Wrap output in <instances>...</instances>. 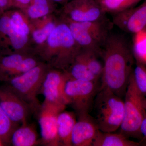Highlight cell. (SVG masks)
<instances>
[{
	"label": "cell",
	"mask_w": 146,
	"mask_h": 146,
	"mask_svg": "<svg viewBox=\"0 0 146 146\" xmlns=\"http://www.w3.org/2000/svg\"><path fill=\"white\" fill-rule=\"evenodd\" d=\"M42 61L31 53H14L0 55V81L6 83Z\"/></svg>",
	"instance_id": "30bf717a"
},
{
	"label": "cell",
	"mask_w": 146,
	"mask_h": 146,
	"mask_svg": "<svg viewBox=\"0 0 146 146\" xmlns=\"http://www.w3.org/2000/svg\"><path fill=\"white\" fill-rule=\"evenodd\" d=\"M132 74L138 89L146 99V65L136 60Z\"/></svg>",
	"instance_id": "4316f807"
},
{
	"label": "cell",
	"mask_w": 146,
	"mask_h": 146,
	"mask_svg": "<svg viewBox=\"0 0 146 146\" xmlns=\"http://www.w3.org/2000/svg\"><path fill=\"white\" fill-rule=\"evenodd\" d=\"M62 19L68 24L73 37L82 49L102 54L103 47L110 33L105 20L77 23Z\"/></svg>",
	"instance_id": "8992f818"
},
{
	"label": "cell",
	"mask_w": 146,
	"mask_h": 146,
	"mask_svg": "<svg viewBox=\"0 0 146 146\" xmlns=\"http://www.w3.org/2000/svg\"><path fill=\"white\" fill-rule=\"evenodd\" d=\"M65 107L43 102L37 113L41 134V144L60 146L57 135V118Z\"/></svg>",
	"instance_id": "8fae6325"
},
{
	"label": "cell",
	"mask_w": 146,
	"mask_h": 146,
	"mask_svg": "<svg viewBox=\"0 0 146 146\" xmlns=\"http://www.w3.org/2000/svg\"><path fill=\"white\" fill-rule=\"evenodd\" d=\"M141 146H146V114L141 123L140 128Z\"/></svg>",
	"instance_id": "f1b7e54d"
},
{
	"label": "cell",
	"mask_w": 146,
	"mask_h": 146,
	"mask_svg": "<svg viewBox=\"0 0 146 146\" xmlns=\"http://www.w3.org/2000/svg\"><path fill=\"white\" fill-rule=\"evenodd\" d=\"M11 22L19 34L30 37L31 21L23 11L19 9L7 10Z\"/></svg>",
	"instance_id": "603a6c76"
},
{
	"label": "cell",
	"mask_w": 146,
	"mask_h": 146,
	"mask_svg": "<svg viewBox=\"0 0 146 146\" xmlns=\"http://www.w3.org/2000/svg\"><path fill=\"white\" fill-rule=\"evenodd\" d=\"M113 24L123 31L135 33L146 29V0L138 7L115 13Z\"/></svg>",
	"instance_id": "5bb4252c"
},
{
	"label": "cell",
	"mask_w": 146,
	"mask_h": 146,
	"mask_svg": "<svg viewBox=\"0 0 146 146\" xmlns=\"http://www.w3.org/2000/svg\"><path fill=\"white\" fill-rule=\"evenodd\" d=\"M58 18L54 13L31 21V42L33 52L42 46L56 27Z\"/></svg>",
	"instance_id": "2e32d148"
},
{
	"label": "cell",
	"mask_w": 146,
	"mask_h": 146,
	"mask_svg": "<svg viewBox=\"0 0 146 146\" xmlns=\"http://www.w3.org/2000/svg\"><path fill=\"white\" fill-rule=\"evenodd\" d=\"M100 85L99 82L83 81L68 77L64 95L67 105L71 106L76 116L89 113Z\"/></svg>",
	"instance_id": "52a82bcc"
},
{
	"label": "cell",
	"mask_w": 146,
	"mask_h": 146,
	"mask_svg": "<svg viewBox=\"0 0 146 146\" xmlns=\"http://www.w3.org/2000/svg\"><path fill=\"white\" fill-rule=\"evenodd\" d=\"M60 13L62 19L77 23L105 20L106 13L96 0H70L63 5Z\"/></svg>",
	"instance_id": "9c48e42d"
},
{
	"label": "cell",
	"mask_w": 146,
	"mask_h": 146,
	"mask_svg": "<svg viewBox=\"0 0 146 146\" xmlns=\"http://www.w3.org/2000/svg\"><path fill=\"white\" fill-rule=\"evenodd\" d=\"M0 107L13 122L27 123L32 112L27 104L6 85L0 86Z\"/></svg>",
	"instance_id": "4fadbf2b"
},
{
	"label": "cell",
	"mask_w": 146,
	"mask_h": 146,
	"mask_svg": "<svg viewBox=\"0 0 146 146\" xmlns=\"http://www.w3.org/2000/svg\"><path fill=\"white\" fill-rule=\"evenodd\" d=\"M68 77L65 71L51 67L45 76L40 94L44 98V102L66 107L67 105L64 86Z\"/></svg>",
	"instance_id": "7c38bea8"
},
{
	"label": "cell",
	"mask_w": 146,
	"mask_h": 146,
	"mask_svg": "<svg viewBox=\"0 0 146 146\" xmlns=\"http://www.w3.org/2000/svg\"><path fill=\"white\" fill-rule=\"evenodd\" d=\"M65 72L70 78L86 81H99L89 71L84 61L81 50L70 66Z\"/></svg>",
	"instance_id": "44dd1931"
},
{
	"label": "cell",
	"mask_w": 146,
	"mask_h": 146,
	"mask_svg": "<svg viewBox=\"0 0 146 146\" xmlns=\"http://www.w3.org/2000/svg\"><path fill=\"white\" fill-rule=\"evenodd\" d=\"M31 0H11V8L23 9L28 5Z\"/></svg>",
	"instance_id": "83f0119b"
},
{
	"label": "cell",
	"mask_w": 146,
	"mask_h": 146,
	"mask_svg": "<svg viewBox=\"0 0 146 146\" xmlns=\"http://www.w3.org/2000/svg\"><path fill=\"white\" fill-rule=\"evenodd\" d=\"M19 125L12 121L0 107V143H10L12 133Z\"/></svg>",
	"instance_id": "484cf974"
},
{
	"label": "cell",
	"mask_w": 146,
	"mask_h": 146,
	"mask_svg": "<svg viewBox=\"0 0 146 146\" xmlns=\"http://www.w3.org/2000/svg\"><path fill=\"white\" fill-rule=\"evenodd\" d=\"M105 13H119L136 6L143 0H96Z\"/></svg>",
	"instance_id": "cb8c5ba5"
},
{
	"label": "cell",
	"mask_w": 146,
	"mask_h": 146,
	"mask_svg": "<svg viewBox=\"0 0 146 146\" xmlns=\"http://www.w3.org/2000/svg\"><path fill=\"white\" fill-rule=\"evenodd\" d=\"M14 53L34 54L30 38L16 31L7 10L0 14V55Z\"/></svg>",
	"instance_id": "ba28073f"
},
{
	"label": "cell",
	"mask_w": 146,
	"mask_h": 146,
	"mask_svg": "<svg viewBox=\"0 0 146 146\" xmlns=\"http://www.w3.org/2000/svg\"><path fill=\"white\" fill-rule=\"evenodd\" d=\"M10 143L14 146H33L41 144L34 125L28 123L16 128L11 137Z\"/></svg>",
	"instance_id": "ac0fdd59"
},
{
	"label": "cell",
	"mask_w": 146,
	"mask_h": 146,
	"mask_svg": "<svg viewBox=\"0 0 146 146\" xmlns=\"http://www.w3.org/2000/svg\"><path fill=\"white\" fill-rule=\"evenodd\" d=\"M11 8V0H0V13Z\"/></svg>",
	"instance_id": "f546056e"
},
{
	"label": "cell",
	"mask_w": 146,
	"mask_h": 146,
	"mask_svg": "<svg viewBox=\"0 0 146 146\" xmlns=\"http://www.w3.org/2000/svg\"><path fill=\"white\" fill-rule=\"evenodd\" d=\"M92 109L95 115L94 119L100 131L115 132L119 129L124 110L122 98L108 89L100 88Z\"/></svg>",
	"instance_id": "3957f363"
},
{
	"label": "cell",
	"mask_w": 146,
	"mask_h": 146,
	"mask_svg": "<svg viewBox=\"0 0 146 146\" xmlns=\"http://www.w3.org/2000/svg\"><path fill=\"white\" fill-rule=\"evenodd\" d=\"M69 1H70V0H69Z\"/></svg>",
	"instance_id": "d6a6232c"
},
{
	"label": "cell",
	"mask_w": 146,
	"mask_h": 146,
	"mask_svg": "<svg viewBox=\"0 0 146 146\" xmlns=\"http://www.w3.org/2000/svg\"><path fill=\"white\" fill-rule=\"evenodd\" d=\"M0 14H1V13H0Z\"/></svg>",
	"instance_id": "836d02e7"
},
{
	"label": "cell",
	"mask_w": 146,
	"mask_h": 146,
	"mask_svg": "<svg viewBox=\"0 0 146 146\" xmlns=\"http://www.w3.org/2000/svg\"><path fill=\"white\" fill-rule=\"evenodd\" d=\"M134 35L132 52L134 58L146 65V29Z\"/></svg>",
	"instance_id": "d4e9b609"
},
{
	"label": "cell",
	"mask_w": 146,
	"mask_h": 146,
	"mask_svg": "<svg viewBox=\"0 0 146 146\" xmlns=\"http://www.w3.org/2000/svg\"><path fill=\"white\" fill-rule=\"evenodd\" d=\"M50 68L48 64L42 61L5 84L29 106L32 112L37 114L42 104L37 96L40 94L45 76Z\"/></svg>",
	"instance_id": "277c9868"
},
{
	"label": "cell",
	"mask_w": 146,
	"mask_h": 146,
	"mask_svg": "<svg viewBox=\"0 0 146 146\" xmlns=\"http://www.w3.org/2000/svg\"><path fill=\"white\" fill-rule=\"evenodd\" d=\"M103 70L100 88L124 98L133 69L134 57L123 35L110 33L102 50Z\"/></svg>",
	"instance_id": "6da1fadb"
},
{
	"label": "cell",
	"mask_w": 146,
	"mask_h": 146,
	"mask_svg": "<svg viewBox=\"0 0 146 146\" xmlns=\"http://www.w3.org/2000/svg\"><path fill=\"white\" fill-rule=\"evenodd\" d=\"M74 112L61 111L57 118V135L60 146H72L71 137L77 121Z\"/></svg>",
	"instance_id": "e0dca14e"
},
{
	"label": "cell",
	"mask_w": 146,
	"mask_h": 146,
	"mask_svg": "<svg viewBox=\"0 0 146 146\" xmlns=\"http://www.w3.org/2000/svg\"><path fill=\"white\" fill-rule=\"evenodd\" d=\"M124 98L123 118L119 132L127 138L141 140L140 127L146 114L145 98L136 86L132 73Z\"/></svg>",
	"instance_id": "5b68a950"
},
{
	"label": "cell",
	"mask_w": 146,
	"mask_h": 146,
	"mask_svg": "<svg viewBox=\"0 0 146 146\" xmlns=\"http://www.w3.org/2000/svg\"><path fill=\"white\" fill-rule=\"evenodd\" d=\"M81 52L89 71L98 80H101L103 70V61L101 54L82 48Z\"/></svg>",
	"instance_id": "7402d4cb"
},
{
	"label": "cell",
	"mask_w": 146,
	"mask_h": 146,
	"mask_svg": "<svg viewBox=\"0 0 146 146\" xmlns=\"http://www.w3.org/2000/svg\"><path fill=\"white\" fill-rule=\"evenodd\" d=\"M81 49L68 24L59 17L56 27L46 41L35 49L33 52L52 68L65 71Z\"/></svg>",
	"instance_id": "7a4b0ae2"
},
{
	"label": "cell",
	"mask_w": 146,
	"mask_h": 146,
	"mask_svg": "<svg viewBox=\"0 0 146 146\" xmlns=\"http://www.w3.org/2000/svg\"><path fill=\"white\" fill-rule=\"evenodd\" d=\"M76 117L71 137L72 146H92L100 130L96 121L89 113Z\"/></svg>",
	"instance_id": "9a60e30c"
},
{
	"label": "cell",
	"mask_w": 146,
	"mask_h": 146,
	"mask_svg": "<svg viewBox=\"0 0 146 146\" xmlns=\"http://www.w3.org/2000/svg\"><path fill=\"white\" fill-rule=\"evenodd\" d=\"M145 106L146 109V99L145 98Z\"/></svg>",
	"instance_id": "1f68e13d"
},
{
	"label": "cell",
	"mask_w": 146,
	"mask_h": 146,
	"mask_svg": "<svg viewBox=\"0 0 146 146\" xmlns=\"http://www.w3.org/2000/svg\"><path fill=\"white\" fill-rule=\"evenodd\" d=\"M140 142L129 140V138L119 132H103L99 131L92 146H140Z\"/></svg>",
	"instance_id": "ffe728a7"
},
{
	"label": "cell",
	"mask_w": 146,
	"mask_h": 146,
	"mask_svg": "<svg viewBox=\"0 0 146 146\" xmlns=\"http://www.w3.org/2000/svg\"><path fill=\"white\" fill-rule=\"evenodd\" d=\"M52 1L56 4H59L63 5L68 2L69 0H52Z\"/></svg>",
	"instance_id": "4dcf8cb0"
},
{
	"label": "cell",
	"mask_w": 146,
	"mask_h": 146,
	"mask_svg": "<svg viewBox=\"0 0 146 146\" xmlns=\"http://www.w3.org/2000/svg\"><path fill=\"white\" fill-rule=\"evenodd\" d=\"M56 4L52 0H31L25 8L21 10L30 21H33L54 13Z\"/></svg>",
	"instance_id": "d6986e66"
}]
</instances>
